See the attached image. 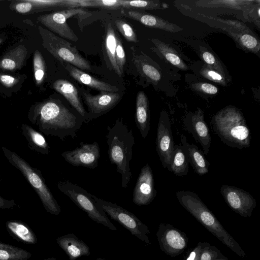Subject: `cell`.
<instances>
[{"label": "cell", "instance_id": "34", "mask_svg": "<svg viewBox=\"0 0 260 260\" xmlns=\"http://www.w3.org/2000/svg\"><path fill=\"white\" fill-rule=\"evenodd\" d=\"M199 260H229L214 246L207 242L202 243Z\"/></svg>", "mask_w": 260, "mask_h": 260}, {"label": "cell", "instance_id": "23", "mask_svg": "<svg viewBox=\"0 0 260 260\" xmlns=\"http://www.w3.org/2000/svg\"><path fill=\"white\" fill-rule=\"evenodd\" d=\"M6 228L9 235L17 241L30 245L35 244L38 241L34 231L21 220H9L6 223Z\"/></svg>", "mask_w": 260, "mask_h": 260}, {"label": "cell", "instance_id": "13", "mask_svg": "<svg viewBox=\"0 0 260 260\" xmlns=\"http://www.w3.org/2000/svg\"><path fill=\"white\" fill-rule=\"evenodd\" d=\"M80 147L62 153L65 160L75 167H83L90 169L96 168L100 157V146L97 142L80 143Z\"/></svg>", "mask_w": 260, "mask_h": 260}, {"label": "cell", "instance_id": "36", "mask_svg": "<svg viewBox=\"0 0 260 260\" xmlns=\"http://www.w3.org/2000/svg\"><path fill=\"white\" fill-rule=\"evenodd\" d=\"M34 71L36 83L40 84L44 80L45 74V64L41 53L36 50L33 60Z\"/></svg>", "mask_w": 260, "mask_h": 260}, {"label": "cell", "instance_id": "32", "mask_svg": "<svg viewBox=\"0 0 260 260\" xmlns=\"http://www.w3.org/2000/svg\"><path fill=\"white\" fill-rule=\"evenodd\" d=\"M200 51L201 57L207 66L221 73L228 78L222 63L212 52L202 46H200Z\"/></svg>", "mask_w": 260, "mask_h": 260}, {"label": "cell", "instance_id": "25", "mask_svg": "<svg viewBox=\"0 0 260 260\" xmlns=\"http://www.w3.org/2000/svg\"><path fill=\"white\" fill-rule=\"evenodd\" d=\"M221 29L226 32L242 48L254 53L259 52L260 43L252 32H235L226 27Z\"/></svg>", "mask_w": 260, "mask_h": 260}, {"label": "cell", "instance_id": "14", "mask_svg": "<svg viewBox=\"0 0 260 260\" xmlns=\"http://www.w3.org/2000/svg\"><path fill=\"white\" fill-rule=\"evenodd\" d=\"M82 96L88 107V122L108 112L119 102L121 98L117 92L102 91L97 95L82 92Z\"/></svg>", "mask_w": 260, "mask_h": 260}, {"label": "cell", "instance_id": "17", "mask_svg": "<svg viewBox=\"0 0 260 260\" xmlns=\"http://www.w3.org/2000/svg\"><path fill=\"white\" fill-rule=\"evenodd\" d=\"M123 14L127 17L140 22L148 27L160 29L168 32H177L182 28L158 16L136 10H124Z\"/></svg>", "mask_w": 260, "mask_h": 260}, {"label": "cell", "instance_id": "48", "mask_svg": "<svg viewBox=\"0 0 260 260\" xmlns=\"http://www.w3.org/2000/svg\"><path fill=\"white\" fill-rule=\"evenodd\" d=\"M43 260H58V259H57L56 258H55L54 257H48V258H45Z\"/></svg>", "mask_w": 260, "mask_h": 260}, {"label": "cell", "instance_id": "42", "mask_svg": "<svg viewBox=\"0 0 260 260\" xmlns=\"http://www.w3.org/2000/svg\"><path fill=\"white\" fill-rule=\"evenodd\" d=\"M191 87L195 90L208 94H216L218 89L215 85L205 82H197L191 84Z\"/></svg>", "mask_w": 260, "mask_h": 260}, {"label": "cell", "instance_id": "11", "mask_svg": "<svg viewBox=\"0 0 260 260\" xmlns=\"http://www.w3.org/2000/svg\"><path fill=\"white\" fill-rule=\"evenodd\" d=\"M220 193L234 212L244 217L251 216L256 202L249 192L236 187L223 185L220 187Z\"/></svg>", "mask_w": 260, "mask_h": 260}, {"label": "cell", "instance_id": "16", "mask_svg": "<svg viewBox=\"0 0 260 260\" xmlns=\"http://www.w3.org/2000/svg\"><path fill=\"white\" fill-rule=\"evenodd\" d=\"M184 125V128L201 145L203 153L207 155L211 145V137L202 110L198 108L194 113H191L186 117Z\"/></svg>", "mask_w": 260, "mask_h": 260}, {"label": "cell", "instance_id": "18", "mask_svg": "<svg viewBox=\"0 0 260 260\" xmlns=\"http://www.w3.org/2000/svg\"><path fill=\"white\" fill-rule=\"evenodd\" d=\"M58 245L65 252L70 260H76L84 256H89V246L73 234H68L56 239Z\"/></svg>", "mask_w": 260, "mask_h": 260}, {"label": "cell", "instance_id": "20", "mask_svg": "<svg viewBox=\"0 0 260 260\" xmlns=\"http://www.w3.org/2000/svg\"><path fill=\"white\" fill-rule=\"evenodd\" d=\"M53 87L67 100L73 108L83 117L84 122L88 123V113L81 102L76 87L70 81L64 79L55 81Z\"/></svg>", "mask_w": 260, "mask_h": 260}, {"label": "cell", "instance_id": "41", "mask_svg": "<svg viewBox=\"0 0 260 260\" xmlns=\"http://www.w3.org/2000/svg\"><path fill=\"white\" fill-rule=\"evenodd\" d=\"M91 3L92 7L108 10H116L121 8V0H91Z\"/></svg>", "mask_w": 260, "mask_h": 260}, {"label": "cell", "instance_id": "5", "mask_svg": "<svg viewBox=\"0 0 260 260\" xmlns=\"http://www.w3.org/2000/svg\"><path fill=\"white\" fill-rule=\"evenodd\" d=\"M3 149L9 161L21 172L35 190L46 211L53 215H58L61 212L60 206L46 184L41 174L31 168L17 154L5 148Z\"/></svg>", "mask_w": 260, "mask_h": 260}, {"label": "cell", "instance_id": "19", "mask_svg": "<svg viewBox=\"0 0 260 260\" xmlns=\"http://www.w3.org/2000/svg\"><path fill=\"white\" fill-rule=\"evenodd\" d=\"M180 141L182 149L194 172L199 175L208 173L210 164L203 152L194 144L189 143L184 135H181Z\"/></svg>", "mask_w": 260, "mask_h": 260}, {"label": "cell", "instance_id": "21", "mask_svg": "<svg viewBox=\"0 0 260 260\" xmlns=\"http://www.w3.org/2000/svg\"><path fill=\"white\" fill-rule=\"evenodd\" d=\"M135 123L144 139L150 131V116L147 95L142 91L138 92L136 103Z\"/></svg>", "mask_w": 260, "mask_h": 260}, {"label": "cell", "instance_id": "28", "mask_svg": "<svg viewBox=\"0 0 260 260\" xmlns=\"http://www.w3.org/2000/svg\"><path fill=\"white\" fill-rule=\"evenodd\" d=\"M189 162L182 146L175 145L169 171L178 176L186 175L188 173Z\"/></svg>", "mask_w": 260, "mask_h": 260}, {"label": "cell", "instance_id": "24", "mask_svg": "<svg viewBox=\"0 0 260 260\" xmlns=\"http://www.w3.org/2000/svg\"><path fill=\"white\" fill-rule=\"evenodd\" d=\"M27 52L23 45L10 50L0 60V68L10 71L20 69L24 64Z\"/></svg>", "mask_w": 260, "mask_h": 260}, {"label": "cell", "instance_id": "31", "mask_svg": "<svg viewBox=\"0 0 260 260\" xmlns=\"http://www.w3.org/2000/svg\"><path fill=\"white\" fill-rule=\"evenodd\" d=\"M122 8L145 9L148 10L164 9L169 6L159 1H127L121 0Z\"/></svg>", "mask_w": 260, "mask_h": 260}, {"label": "cell", "instance_id": "10", "mask_svg": "<svg viewBox=\"0 0 260 260\" xmlns=\"http://www.w3.org/2000/svg\"><path fill=\"white\" fill-rule=\"evenodd\" d=\"M156 237L160 249L172 257L181 254L188 245L186 234L170 223H160Z\"/></svg>", "mask_w": 260, "mask_h": 260}, {"label": "cell", "instance_id": "2", "mask_svg": "<svg viewBox=\"0 0 260 260\" xmlns=\"http://www.w3.org/2000/svg\"><path fill=\"white\" fill-rule=\"evenodd\" d=\"M106 140L108 153L112 164L121 176V186L127 187L132 176L129 162L132 159L135 138L133 131L122 119H116L114 124L107 127Z\"/></svg>", "mask_w": 260, "mask_h": 260}, {"label": "cell", "instance_id": "8", "mask_svg": "<svg viewBox=\"0 0 260 260\" xmlns=\"http://www.w3.org/2000/svg\"><path fill=\"white\" fill-rule=\"evenodd\" d=\"M98 206L110 218L122 225L132 235L147 245L151 242L148 237L150 232L146 225L128 210L112 202L104 200L91 194Z\"/></svg>", "mask_w": 260, "mask_h": 260}, {"label": "cell", "instance_id": "49", "mask_svg": "<svg viewBox=\"0 0 260 260\" xmlns=\"http://www.w3.org/2000/svg\"><path fill=\"white\" fill-rule=\"evenodd\" d=\"M96 260H109V259H105V258H102L101 257H98L96 259Z\"/></svg>", "mask_w": 260, "mask_h": 260}, {"label": "cell", "instance_id": "37", "mask_svg": "<svg viewBox=\"0 0 260 260\" xmlns=\"http://www.w3.org/2000/svg\"><path fill=\"white\" fill-rule=\"evenodd\" d=\"M200 74L204 78L216 82L222 86H226L227 85L228 78L226 77L206 64L202 67L200 71Z\"/></svg>", "mask_w": 260, "mask_h": 260}, {"label": "cell", "instance_id": "4", "mask_svg": "<svg viewBox=\"0 0 260 260\" xmlns=\"http://www.w3.org/2000/svg\"><path fill=\"white\" fill-rule=\"evenodd\" d=\"M214 133L226 145L238 149L248 148L251 135L242 112L234 106L222 109L212 117Z\"/></svg>", "mask_w": 260, "mask_h": 260}, {"label": "cell", "instance_id": "12", "mask_svg": "<svg viewBox=\"0 0 260 260\" xmlns=\"http://www.w3.org/2000/svg\"><path fill=\"white\" fill-rule=\"evenodd\" d=\"M156 144V151L162 166L164 169L169 171L175 144L169 116L164 111L160 113L157 124Z\"/></svg>", "mask_w": 260, "mask_h": 260}, {"label": "cell", "instance_id": "50", "mask_svg": "<svg viewBox=\"0 0 260 260\" xmlns=\"http://www.w3.org/2000/svg\"><path fill=\"white\" fill-rule=\"evenodd\" d=\"M2 40L0 39V43L2 42Z\"/></svg>", "mask_w": 260, "mask_h": 260}, {"label": "cell", "instance_id": "1", "mask_svg": "<svg viewBox=\"0 0 260 260\" xmlns=\"http://www.w3.org/2000/svg\"><path fill=\"white\" fill-rule=\"evenodd\" d=\"M37 115L40 129L46 135L58 137L61 141L70 136L77 137L84 122L83 117L61 101L50 100L40 104Z\"/></svg>", "mask_w": 260, "mask_h": 260}, {"label": "cell", "instance_id": "47", "mask_svg": "<svg viewBox=\"0 0 260 260\" xmlns=\"http://www.w3.org/2000/svg\"><path fill=\"white\" fill-rule=\"evenodd\" d=\"M14 203L12 201H6L0 198V208H11L15 206Z\"/></svg>", "mask_w": 260, "mask_h": 260}, {"label": "cell", "instance_id": "9", "mask_svg": "<svg viewBox=\"0 0 260 260\" xmlns=\"http://www.w3.org/2000/svg\"><path fill=\"white\" fill-rule=\"evenodd\" d=\"M91 15L82 8H70L39 16L38 20L51 31L58 34L60 37L76 42L77 36L68 25L67 19L70 17L79 16L83 17Z\"/></svg>", "mask_w": 260, "mask_h": 260}, {"label": "cell", "instance_id": "26", "mask_svg": "<svg viewBox=\"0 0 260 260\" xmlns=\"http://www.w3.org/2000/svg\"><path fill=\"white\" fill-rule=\"evenodd\" d=\"M151 42L162 57L170 63L182 70L189 69L187 65L172 46L157 39H152Z\"/></svg>", "mask_w": 260, "mask_h": 260}, {"label": "cell", "instance_id": "35", "mask_svg": "<svg viewBox=\"0 0 260 260\" xmlns=\"http://www.w3.org/2000/svg\"><path fill=\"white\" fill-rule=\"evenodd\" d=\"M136 66L140 72L153 83L158 82L161 78L160 72L154 66L144 61L135 60Z\"/></svg>", "mask_w": 260, "mask_h": 260}, {"label": "cell", "instance_id": "7", "mask_svg": "<svg viewBox=\"0 0 260 260\" xmlns=\"http://www.w3.org/2000/svg\"><path fill=\"white\" fill-rule=\"evenodd\" d=\"M43 45L55 58L80 69L90 70L91 66L77 49L76 46L62 38L55 35L51 31L40 26L38 27Z\"/></svg>", "mask_w": 260, "mask_h": 260}, {"label": "cell", "instance_id": "40", "mask_svg": "<svg viewBox=\"0 0 260 260\" xmlns=\"http://www.w3.org/2000/svg\"><path fill=\"white\" fill-rule=\"evenodd\" d=\"M116 60L121 75L126 61L125 52L120 38L116 35Z\"/></svg>", "mask_w": 260, "mask_h": 260}, {"label": "cell", "instance_id": "39", "mask_svg": "<svg viewBox=\"0 0 260 260\" xmlns=\"http://www.w3.org/2000/svg\"><path fill=\"white\" fill-rule=\"evenodd\" d=\"M200 15L204 16V17H208V18L212 20H215L219 21L228 25V27L233 31L235 32H252L248 27H247L244 23L236 20H226L220 18L209 17L205 15L199 14Z\"/></svg>", "mask_w": 260, "mask_h": 260}, {"label": "cell", "instance_id": "38", "mask_svg": "<svg viewBox=\"0 0 260 260\" xmlns=\"http://www.w3.org/2000/svg\"><path fill=\"white\" fill-rule=\"evenodd\" d=\"M114 21L117 29L127 41L138 42L137 35L128 23L121 19H116Z\"/></svg>", "mask_w": 260, "mask_h": 260}, {"label": "cell", "instance_id": "22", "mask_svg": "<svg viewBox=\"0 0 260 260\" xmlns=\"http://www.w3.org/2000/svg\"><path fill=\"white\" fill-rule=\"evenodd\" d=\"M65 68L73 79L82 84L101 92H116L118 91L115 86L99 80L69 63L66 64Z\"/></svg>", "mask_w": 260, "mask_h": 260}, {"label": "cell", "instance_id": "33", "mask_svg": "<svg viewBox=\"0 0 260 260\" xmlns=\"http://www.w3.org/2000/svg\"><path fill=\"white\" fill-rule=\"evenodd\" d=\"M25 132L38 151L47 154L49 152V146L44 137L39 133L28 126H24Z\"/></svg>", "mask_w": 260, "mask_h": 260}, {"label": "cell", "instance_id": "45", "mask_svg": "<svg viewBox=\"0 0 260 260\" xmlns=\"http://www.w3.org/2000/svg\"><path fill=\"white\" fill-rule=\"evenodd\" d=\"M32 8V4L29 1H25L18 3L15 6L16 10L20 13L29 12Z\"/></svg>", "mask_w": 260, "mask_h": 260}, {"label": "cell", "instance_id": "15", "mask_svg": "<svg viewBox=\"0 0 260 260\" xmlns=\"http://www.w3.org/2000/svg\"><path fill=\"white\" fill-rule=\"evenodd\" d=\"M156 195L154 178L150 166L147 164L141 169L133 193V201L138 206L150 204Z\"/></svg>", "mask_w": 260, "mask_h": 260}, {"label": "cell", "instance_id": "6", "mask_svg": "<svg viewBox=\"0 0 260 260\" xmlns=\"http://www.w3.org/2000/svg\"><path fill=\"white\" fill-rule=\"evenodd\" d=\"M57 186L62 193L68 196L92 220L102 224L110 230H117L107 214L98 206L91 194L81 186L68 180L59 181L57 183Z\"/></svg>", "mask_w": 260, "mask_h": 260}, {"label": "cell", "instance_id": "30", "mask_svg": "<svg viewBox=\"0 0 260 260\" xmlns=\"http://www.w3.org/2000/svg\"><path fill=\"white\" fill-rule=\"evenodd\" d=\"M31 256L27 250L0 242V260H28Z\"/></svg>", "mask_w": 260, "mask_h": 260}, {"label": "cell", "instance_id": "43", "mask_svg": "<svg viewBox=\"0 0 260 260\" xmlns=\"http://www.w3.org/2000/svg\"><path fill=\"white\" fill-rule=\"evenodd\" d=\"M64 7L69 9L92 7L91 0H64Z\"/></svg>", "mask_w": 260, "mask_h": 260}, {"label": "cell", "instance_id": "27", "mask_svg": "<svg viewBox=\"0 0 260 260\" xmlns=\"http://www.w3.org/2000/svg\"><path fill=\"white\" fill-rule=\"evenodd\" d=\"M105 50L109 64L119 76L122 75L119 70L116 60V35L110 23L107 25L104 40Z\"/></svg>", "mask_w": 260, "mask_h": 260}, {"label": "cell", "instance_id": "44", "mask_svg": "<svg viewBox=\"0 0 260 260\" xmlns=\"http://www.w3.org/2000/svg\"><path fill=\"white\" fill-rule=\"evenodd\" d=\"M202 246V242H199L193 248L188 251L184 260H199Z\"/></svg>", "mask_w": 260, "mask_h": 260}, {"label": "cell", "instance_id": "3", "mask_svg": "<svg viewBox=\"0 0 260 260\" xmlns=\"http://www.w3.org/2000/svg\"><path fill=\"white\" fill-rule=\"evenodd\" d=\"M176 196L181 206L219 241L238 256H245L246 253L239 244L224 229L196 193L180 190L176 192Z\"/></svg>", "mask_w": 260, "mask_h": 260}, {"label": "cell", "instance_id": "29", "mask_svg": "<svg viewBox=\"0 0 260 260\" xmlns=\"http://www.w3.org/2000/svg\"><path fill=\"white\" fill-rule=\"evenodd\" d=\"M255 1L242 0H212L196 2V6L201 7H225L239 10H244L252 6Z\"/></svg>", "mask_w": 260, "mask_h": 260}, {"label": "cell", "instance_id": "46", "mask_svg": "<svg viewBox=\"0 0 260 260\" xmlns=\"http://www.w3.org/2000/svg\"><path fill=\"white\" fill-rule=\"evenodd\" d=\"M0 82L7 87H12L17 82V79L11 76L0 74Z\"/></svg>", "mask_w": 260, "mask_h": 260}]
</instances>
